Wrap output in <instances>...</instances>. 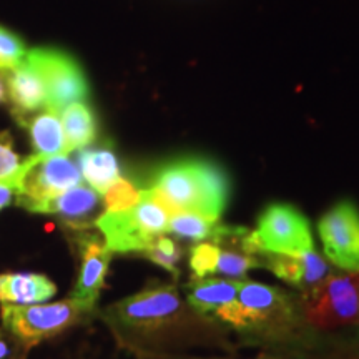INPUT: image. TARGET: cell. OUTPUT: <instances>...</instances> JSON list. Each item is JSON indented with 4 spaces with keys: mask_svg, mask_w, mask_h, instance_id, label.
I'll return each mask as SVG.
<instances>
[{
    "mask_svg": "<svg viewBox=\"0 0 359 359\" xmlns=\"http://www.w3.org/2000/svg\"><path fill=\"white\" fill-rule=\"evenodd\" d=\"M116 346L137 359H161L213 349L233 354L236 344L217 320L196 313L177 283L150 281L145 288L98 309Z\"/></svg>",
    "mask_w": 359,
    "mask_h": 359,
    "instance_id": "cell-1",
    "label": "cell"
},
{
    "mask_svg": "<svg viewBox=\"0 0 359 359\" xmlns=\"http://www.w3.org/2000/svg\"><path fill=\"white\" fill-rule=\"evenodd\" d=\"M213 320L240 336L246 346L306 356L314 339L303 321L299 293L250 278L238 291L235 302L217 309Z\"/></svg>",
    "mask_w": 359,
    "mask_h": 359,
    "instance_id": "cell-2",
    "label": "cell"
},
{
    "mask_svg": "<svg viewBox=\"0 0 359 359\" xmlns=\"http://www.w3.org/2000/svg\"><path fill=\"white\" fill-rule=\"evenodd\" d=\"M150 190L172 215L193 212L219 219L230 200V180L213 161L182 158L156 170Z\"/></svg>",
    "mask_w": 359,
    "mask_h": 359,
    "instance_id": "cell-3",
    "label": "cell"
},
{
    "mask_svg": "<svg viewBox=\"0 0 359 359\" xmlns=\"http://www.w3.org/2000/svg\"><path fill=\"white\" fill-rule=\"evenodd\" d=\"M172 213L160 203L150 188L142 191V200L127 212H103L95 219V228L111 253L133 255L150 246L156 236L168 231Z\"/></svg>",
    "mask_w": 359,
    "mask_h": 359,
    "instance_id": "cell-4",
    "label": "cell"
},
{
    "mask_svg": "<svg viewBox=\"0 0 359 359\" xmlns=\"http://www.w3.org/2000/svg\"><path fill=\"white\" fill-rule=\"evenodd\" d=\"M299 308L314 336L359 325V275L333 269L318 288L299 293Z\"/></svg>",
    "mask_w": 359,
    "mask_h": 359,
    "instance_id": "cell-5",
    "label": "cell"
},
{
    "mask_svg": "<svg viewBox=\"0 0 359 359\" xmlns=\"http://www.w3.org/2000/svg\"><path fill=\"white\" fill-rule=\"evenodd\" d=\"M98 311H90L75 299L67 298L57 303L37 304H2V326L19 336L25 343L37 346L45 339L55 338L75 326L95 320Z\"/></svg>",
    "mask_w": 359,
    "mask_h": 359,
    "instance_id": "cell-6",
    "label": "cell"
},
{
    "mask_svg": "<svg viewBox=\"0 0 359 359\" xmlns=\"http://www.w3.org/2000/svg\"><path fill=\"white\" fill-rule=\"evenodd\" d=\"M80 183L82 173L69 155L27 156L15 205L30 213H39L47 201Z\"/></svg>",
    "mask_w": 359,
    "mask_h": 359,
    "instance_id": "cell-7",
    "label": "cell"
},
{
    "mask_svg": "<svg viewBox=\"0 0 359 359\" xmlns=\"http://www.w3.org/2000/svg\"><path fill=\"white\" fill-rule=\"evenodd\" d=\"M65 236L79 262L77 281L72 288L70 298L90 311H98V299L105 288V278L114 253L97 228L67 230Z\"/></svg>",
    "mask_w": 359,
    "mask_h": 359,
    "instance_id": "cell-8",
    "label": "cell"
},
{
    "mask_svg": "<svg viewBox=\"0 0 359 359\" xmlns=\"http://www.w3.org/2000/svg\"><path fill=\"white\" fill-rule=\"evenodd\" d=\"M25 58L43 80L45 109L60 114L65 107L88 97L87 79L69 53L55 48H32L27 50Z\"/></svg>",
    "mask_w": 359,
    "mask_h": 359,
    "instance_id": "cell-9",
    "label": "cell"
},
{
    "mask_svg": "<svg viewBox=\"0 0 359 359\" xmlns=\"http://www.w3.org/2000/svg\"><path fill=\"white\" fill-rule=\"evenodd\" d=\"M253 233L264 253L302 255L316 250L309 219L293 205L271 203L266 206Z\"/></svg>",
    "mask_w": 359,
    "mask_h": 359,
    "instance_id": "cell-10",
    "label": "cell"
},
{
    "mask_svg": "<svg viewBox=\"0 0 359 359\" xmlns=\"http://www.w3.org/2000/svg\"><path fill=\"white\" fill-rule=\"evenodd\" d=\"M325 258L339 271L359 275V208L351 200L338 201L318 222Z\"/></svg>",
    "mask_w": 359,
    "mask_h": 359,
    "instance_id": "cell-11",
    "label": "cell"
},
{
    "mask_svg": "<svg viewBox=\"0 0 359 359\" xmlns=\"http://www.w3.org/2000/svg\"><path fill=\"white\" fill-rule=\"evenodd\" d=\"M259 262L262 268H266L278 280L302 294L318 288L334 269L316 250L302 255L263 253Z\"/></svg>",
    "mask_w": 359,
    "mask_h": 359,
    "instance_id": "cell-12",
    "label": "cell"
},
{
    "mask_svg": "<svg viewBox=\"0 0 359 359\" xmlns=\"http://www.w3.org/2000/svg\"><path fill=\"white\" fill-rule=\"evenodd\" d=\"M102 206V198L90 187L80 185L70 188L47 201L39 210L40 215H52L58 219L64 230H87L95 228V219L100 217L98 210Z\"/></svg>",
    "mask_w": 359,
    "mask_h": 359,
    "instance_id": "cell-13",
    "label": "cell"
},
{
    "mask_svg": "<svg viewBox=\"0 0 359 359\" xmlns=\"http://www.w3.org/2000/svg\"><path fill=\"white\" fill-rule=\"evenodd\" d=\"M8 105L13 118L45 109V85L39 70L29 60L7 72Z\"/></svg>",
    "mask_w": 359,
    "mask_h": 359,
    "instance_id": "cell-14",
    "label": "cell"
},
{
    "mask_svg": "<svg viewBox=\"0 0 359 359\" xmlns=\"http://www.w3.org/2000/svg\"><path fill=\"white\" fill-rule=\"evenodd\" d=\"M17 123L29 132L30 143H32L34 155L53 156L69 155L67 148L64 127H62L60 114L48 109H42L34 114L17 116Z\"/></svg>",
    "mask_w": 359,
    "mask_h": 359,
    "instance_id": "cell-15",
    "label": "cell"
},
{
    "mask_svg": "<svg viewBox=\"0 0 359 359\" xmlns=\"http://www.w3.org/2000/svg\"><path fill=\"white\" fill-rule=\"evenodd\" d=\"M246 280V278H245ZM245 280H231V278H191L183 286V298L203 316L213 318L217 309L224 304L235 302L238 291L243 286Z\"/></svg>",
    "mask_w": 359,
    "mask_h": 359,
    "instance_id": "cell-16",
    "label": "cell"
},
{
    "mask_svg": "<svg viewBox=\"0 0 359 359\" xmlns=\"http://www.w3.org/2000/svg\"><path fill=\"white\" fill-rule=\"evenodd\" d=\"M57 285L40 273H4L0 275V303L2 304H37L52 299Z\"/></svg>",
    "mask_w": 359,
    "mask_h": 359,
    "instance_id": "cell-17",
    "label": "cell"
},
{
    "mask_svg": "<svg viewBox=\"0 0 359 359\" xmlns=\"http://www.w3.org/2000/svg\"><path fill=\"white\" fill-rule=\"evenodd\" d=\"M79 168L88 187L100 196L122 177L118 160L109 147H85L79 150Z\"/></svg>",
    "mask_w": 359,
    "mask_h": 359,
    "instance_id": "cell-18",
    "label": "cell"
},
{
    "mask_svg": "<svg viewBox=\"0 0 359 359\" xmlns=\"http://www.w3.org/2000/svg\"><path fill=\"white\" fill-rule=\"evenodd\" d=\"M60 120L69 154L90 147L97 138L95 115L85 102L72 103V105L65 107L60 111Z\"/></svg>",
    "mask_w": 359,
    "mask_h": 359,
    "instance_id": "cell-19",
    "label": "cell"
},
{
    "mask_svg": "<svg viewBox=\"0 0 359 359\" xmlns=\"http://www.w3.org/2000/svg\"><path fill=\"white\" fill-rule=\"evenodd\" d=\"M306 356L313 359H359V325L316 334Z\"/></svg>",
    "mask_w": 359,
    "mask_h": 359,
    "instance_id": "cell-20",
    "label": "cell"
},
{
    "mask_svg": "<svg viewBox=\"0 0 359 359\" xmlns=\"http://www.w3.org/2000/svg\"><path fill=\"white\" fill-rule=\"evenodd\" d=\"M218 223V218L206 217V215L180 212L170 217L167 233H172L180 240H191L198 243V241H205L212 238Z\"/></svg>",
    "mask_w": 359,
    "mask_h": 359,
    "instance_id": "cell-21",
    "label": "cell"
},
{
    "mask_svg": "<svg viewBox=\"0 0 359 359\" xmlns=\"http://www.w3.org/2000/svg\"><path fill=\"white\" fill-rule=\"evenodd\" d=\"M183 253H185V251H183L182 245L165 233V235L156 236L150 243V246L140 251L137 257L145 258L148 262L156 264V266L165 269V271H168L170 275L173 276L175 281H178L180 263H182L183 259Z\"/></svg>",
    "mask_w": 359,
    "mask_h": 359,
    "instance_id": "cell-22",
    "label": "cell"
},
{
    "mask_svg": "<svg viewBox=\"0 0 359 359\" xmlns=\"http://www.w3.org/2000/svg\"><path fill=\"white\" fill-rule=\"evenodd\" d=\"M259 258L262 257H255V255H248L240 250L219 248L217 273L224 278H231V280H245L250 269L262 268Z\"/></svg>",
    "mask_w": 359,
    "mask_h": 359,
    "instance_id": "cell-23",
    "label": "cell"
},
{
    "mask_svg": "<svg viewBox=\"0 0 359 359\" xmlns=\"http://www.w3.org/2000/svg\"><path fill=\"white\" fill-rule=\"evenodd\" d=\"M140 188H137L132 182L127 178L120 177L114 185H110L109 190L102 195L103 212L116 213V212H127V210L133 208L142 200Z\"/></svg>",
    "mask_w": 359,
    "mask_h": 359,
    "instance_id": "cell-24",
    "label": "cell"
},
{
    "mask_svg": "<svg viewBox=\"0 0 359 359\" xmlns=\"http://www.w3.org/2000/svg\"><path fill=\"white\" fill-rule=\"evenodd\" d=\"M219 248L212 241H198L190 248L188 255V266H190L191 278L201 280L217 273Z\"/></svg>",
    "mask_w": 359,
    "mask_h": 359,
    "instance_id": "cell-25",
    "label": "cell"
},
{
    "mask_svg": "<svg viewBox=\"0 0 359 359\" xmlns=\"http://www.w3.org/2000/svg\"><path fill=\"white\" fill-rule=\"evenodd\" d=\"M25 160L15 151L11 132H0V182H20Z\"/></svg>",
    "mask_w": 359,
    "mask_h": 359,
    "instance_id": "cell-26",
    "label": "cell"
},
{
    "mask_svg": "<svg viewBox=\"0 0 359 359\" xmlns=\"http://www.w3.org/2000/svg\"><path fill=\"white\" fill-rule=\"evenodd\" d=\"M27 57V47L19 35L0 25V69L12 70Z\"/></svg>",
    "mask_w": 359,
    "mask_h": 359,
    "instance_id": "cell-27",
    "label": "cell"
},
{
    "mask_svg": "<svg viewBox=\"0 0 359 359\" xmlns=\"http://www.w3.org/2000/svg\"><path fill=\"white\" fill-rule=\"evenodd\" d=\"M32 348L12 331L0 327V359H27Z\"/></svg>",
    "mask_w": 359,
    "mask_h": 359,
    "instance_id": "cell-28",
    "label": "cell"
},
{
    "mask_svg": "<svg viewBox=\"0 0 359 359\" xmlns=\"http://www.w3.org/2000/svg\"><path fill=\"white\" fill-rule=\"evenodd\" d=\"M161 359H240L233 356H196V354H173V356H167ZM250 359H313L303 354H294V353H286V351H271V349H263L258 356L250 358Z\"/></svg>",
    "mask_w": 359,
    "mask_h": 359,
    "instance_id": "cell-29",
    "label": "cell"
},
{
    "mask_svg": "<svg viewBox=\"0 0 359 359\" xmlns=\"http://www.w3.org/2000/svg\"><path fill=\"white\" fill-rule=\"evenodd\" d=\"M19 182H0V212L8 205L15 203Z\"/></svg>",
    "mask_w": 359,
    "mask_h": 359,
    "instance_id": "cell-30",
    "label": "cell"
},
{
    "mask_svg": "<svg viewBox=\"0 0 359 359\" xmlns=\"http://www.w3.org/2000/svg\"><path fill=\"white\" fill-rule=\"evenodd\" d=\"M7 72L0 69V105H8V83Z\"/></svg>",
    "mask_w": 359,
    "mask_h": 359,
    "instance_id": "cell-31",
    "label": "cell"
}]
</instances>
